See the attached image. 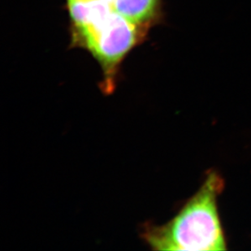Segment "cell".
Returning a JSON list of instances; mask_svg holds the SVG:
<instances>
[{"label": "cell", "instance_id": "obj_1", "mask_svg": "<svg viewBox=\"0 0 251 251\" xmlns=\"http://www.w3.org/2000/svg\"><path fill=\"white\" fill-rule=\"evenodd\" d=\"M225 186L222 176L209 170L201 187L173 219L164 225L149 222L142 226V239L152 251H226L227 240L218 209Z\"/></svg>", "mask_w": 251, "mask_h": 251}, {"label": "cell", "instance_id": "obj_2", "mask_svg": "<svg viewBox=\"0 0 251 251\" xmlns=\"http://www.w3.org/2000/svg\"><path fill=\"white\" fill-rule=\"evenodd\" d=\"M74 43L83 47L102 68V92L116 89L119 67L139 39L140 25L129 22L102 0H79L69 7Z\"/></svg>", "mask_w": 251, "mask_h": 251}, {"label": "cell", "instance_id": "obj_3", "mask_svg": "<svg viewBox=\"0 0 251 251\" xmlns=\"http://www.w3.org/2000/svg\"><path fill=\"white\" fill-rule=\"evenodd\" d=\"M114 11L134 24L142 26L155 19L159 12V0H113Z\"/></svg>", "mask_w": 251, "mask_h": 251}, {"label": "cell", "instance_id": "obj_4", "mask_svg": "<svg viewBox=\"0 0 251 251\" xmlns=\"http://www.w3.org/2000/svg\"><path fill=\"white\" fill-rule=\"evenodd\" d=\"M102 1H104V2H107V3H109L111 5H112V2H113V0H102Z\"/></svg>", "mask_w": 251, "mask_h": 251}]
</instances>
